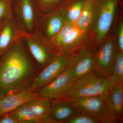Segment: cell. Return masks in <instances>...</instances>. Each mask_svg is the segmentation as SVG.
Here are the masks:
<instances>
[{
	"mask_svg": "<svg viewBox=\"0 0 123 123\" xmlns=\"http://www.w3.org/2000/svg\"><path fill=\"white\" fill-rule=\"evenodd\" d=\"M40 70L22 39L15 41L0 55V98L30 91Z\"/></svg>",
	"mask_w": 123,
	"mask_h": 123,
	"instance_id": "6da1fadb",
	"label": "cell"
},
{
	"mask_svg": "<svg viewBox=\"0 0 123 123\" xmlns=\"http://www.w3.org/2000/svg\"><path fill=\"white\" fill-rule=\"evenodd\" d=\"M111 88L109 78L93 70L74 80L63 95L59 99H73L92 96L106 97Z\"/></svg>",
	"mask_w": 123,
	"mask_h": 123,
	"instance_id": "7a4b0ae2",
	"label": "cell"
},
{
	"mask_svg": "<svg viewBox=\"0 0 123 123\" xmlns=\"http://www.w3.org/2000/svg\"><path fill=\"white\" fill-rule=\"evenodd\" d=\"M105 97L92 96L58 99L63 100L79 112L93 117L101 123H115L107 106Z\"/></svg>",
	"mask_w": 123,
	"mask_h": 123,
	"instance_id": "3957f363",
	"label": "cell"
},
{
	"mask_svg": "<svg viewBox=\"0 0 123 123\" xmlns=\"http://www.w3.org/2000/svg\"><path fill=\"white\" fill-rule=\"evenodd\" d=\"M119 0H98L93 24L97 44L104 40L114 21L116 11Z\"/></svg>",
	"mask_w": 123,
	"mask_h": 123,
	"instance_id": "277c9868",
	"label": "cell"
},
{
	"mask_svg": "<svg viewBox=\"0 0 123 123\" xmlns=\"http://www.w3.org/2000/svg\"><path fill=\"white\" fill-rule=\"evenodd\" d=\"M21 38L40 70L47 66L56 55L36 31L31 33L23 31Z\"/></svg>",
	"mask_w": 123,
	"mask_h": 123,
	"instance_id": "5b68a950",
	"label": "cell"
},
{
	"mask_svg": "<svg viewBox=\"0 0 123 123\" xmlns=\"http://www.w3.org/2000/svg\"><path fill=\"white\" fill-rule=\"evenodd\" d=\"M13 13L14 20L23 31H36L39 12L35 0H13Z\"/></svg>",
	"mask_w": 123,
	"mask_h": 123,
	"instance_id": "8992f818",
	"label": "cell"
},
{
	"mask_svg": "<svg viewBox=\"0 0 123 123\" xmlns=\"http://www.w3.org/2000/svg\"><path fill=\"white\" fill-rule=\"evenodd\" d=\"M94 50V71L108 78L112 73L117 53V46L112 38L104 40Z\"/></svg>",
	"mask_w": 123,
	"mask_h": 123,
	"instance_id": "52a82bcc",
	"label": "cell"
},
{
	"mask_svg": "<svg viewBox=\"0 0 123 123\" xmlns=\"http://www.w3.org/2000/svg\"><path fill=\"white\" fill-rule=\"evenodd\" d=\"M72 55L56 54L52 61L40 70L33 81L30 91L37 92L60 75L67 68Z\"/></svg>",
	"mask_w": 123,
	"mask_h": 123,
	"instance_id": "ba28073f",
	"label": "cell"
},
{
	"mask_svg": "<svg viewBox=\"0 0 123 123\" xmlns=\"http://www.w3.org/2000/svg\"><path fill=\"white\" fill-rule=\"evenodd\" d=\"M49 11H51L45 14L39 13L36 28V32L48 43L66 22L59 9L55 8Z\"/></svg>",
	"mask_w": 123,
	"mask_h": 123,
	"instance_id": "9c48e42d",
	"label": "cell"
},
{
	"mask_svg": "<svg viewBox=\"0 0 123 123\" xmlns=\"http://www.w3.org/2000/svg\"><path fill=\"white\" fill-rule=\"evenodd\" d=\"M94 47L88 46L71 55L68 67L71 71L74 80L94 70Z\"/></svg>",
	"mask_w": 123,
	"mask_h": 123,
	"instance_id": "30bf717a",
	"label": "cell"
},
{
	"mask_svg": "<svg viewBox=\"0 0 123 123\" xmlns=\"http://www.w3.org/2000/svg\"><path fill=\"white\" fill-rule=\"evenodd\" d=\"M73 80L71 71L67 66L60 75L37 93L40 98L50 101L59 99L63 95Z\"/></svg>",
	"mask_w": 123,
	"mask_h": 123,
	"instance_id": "8fae6325",
	"label": "cell"
},
{
	"mask_svg": "<svg viewBox=\"0 0 123 123\" xmlns=\"http://www.w3.org/2000/svg\"><path fill=\"white\" fill-rule=\"evenodd\" d=\"M86 32L79 30L75 25L60 44L54 50V53L62 55H70L80 49L89 46L84 40Z\"/></svg>",
	"mask_w": 123,
	"mask_h": 123,
	"instance_id": "7c38bea8",
	"label": "cell"
},
{
	"mask_svg": "<svg viewBox=\"0 0 123 123\" xmlns=\"http://www.w3.org/2000/svg\"><path fill=\"white\" fill-rule=\"evenodd\" d=\"M40 98L37 92H18L7 95L0 98V116L12 111L19 106Z\"/></svg>",
	"mask_w": 123,
	"mask_h": 123,
	"instance_id": "4fadbf2b",
	"label": "cell"
},
{
	"mask_svg": "<svg viewBox=\"0 0 123 123\" xmlns=\"http://www.w3.org/2000/svg\"><path fill=\"white\" fill-rule=\"evenodd\" d=\"M105 101L115 123H123V85L111 86L106 96Z\"/></svg>",
	"mask_w": 123,
	"mask_h": 123,
	"instance_id": "5bb4252c",
	"label": "cell"
},
{
	"mask_svg": "<svg viewBox=\"0 0 123 123\" xmlns=\"http://www.w3.org/2000/svg\"><path fill=\"white\" fill-rule=\"evenodd\" d=\"M22 31L13 18L0 25V55L21 38Z\"/></svg>",
	"mask_w": 123,
	"mask_h": 123,
	"instance_id": "9a60e30c",
	"label": "cell"
},
{
	"mask_svg": "<svg viewBox=\"0 0 123 123\" xmlns=\"http://www.w3.org/2000/svg\"><path fill=\"white\" fill-rule=\"evenodd\" d=\"M50 101L51 110L49 118L50 123H64L79 112L62 99Z\"/></svg>",
	"mask_w": 123,
	"mask_h": 123,
	"instance_id": "2e32d148",
	"label": "cell"
},
{
	"mask_svg": "<svg viewBox=\"0 0 123 123\" xmlns=\"http://www.w3.org/2000/svg\"><path fill=\"white\" fill-rule=\"evenodd\" d=\"M98 0H85L79 18L75 23L77 28L86 32L92 26Z\"/></svg>",
	"mask_w": 123,
	"mask_h": 123,
	"instance_id": "e0dca14e",
	"label": "cell"
},
{
	"mask_svg": "<svg viewBox=\"0 0 123 123\" xmlns=\"http://www.w3.org/2000/svg\"><path fill=\"white\" fill-rule=\"evenodd\" d=\"M28 104L40 123H50L49 118L51 110L50 101L40 98L31 101Z\"/></svg>",
	"mask_w": 123,
	"mask_h": 123,
	"instance_id": "ac0fdd59",
	"label": "cell"
},
{
	"mask_svg": "<svg viewBox=\"0 0 123 123\" xmlns=\"http://www.w3.org/2000/svg\"><path fill=\"white\" fill-rule=\"evenodd\" d=\"M18 120V123H40L28 103L24 104L10 112Z\"/></svg>",
	"mask_w": 123,
	"mask_h": 123,
	"instance_id": "d6986e66",
	"label": "cell"
},
{
	"mask_svg": "<svg viewBox=\"0 0 123 123\" xmlns=\"http://www.w3.org/2000/svg\"><path fill=\"white\" fill-rule=\"evenodd\" d=\"M111 86L123 85V53L117 51L112 73L109 78Z\"/></svg>",
	"mask_w": 123,
	"mask_h": 123,
	"instance_id": "ffe728a7",
	"label": "cell"
},
{
	"mask_svg": "<svg viewBox=\"0 0 123 123\" xmlns=\"http://www.w3.org/2000/svg\"><path fill=\"white\" fill-rule=\"evenodd\" d=\"M75 26V24L73 23L65 22L61 30L55 36V37L49 42V45L53 52L56 48L60 44L62 41Z\"/></svg>",
	"mask_w": 123,
	"mask_h": 123,
	"instance_id": "44dd1931",
	"label": "cell"
},
{
	"mask_svg": "<svg viewBox=\"0 0 123 123\" xmlns=\"http://www.w3.org/2000/svg\"><path fill=\"white\" fill-rule=\"evenodd\" d=\"M13 0H0V25L13 18Z\"/></svg>",
	"mask_w": 123,
	"mask_h": 123,
	"instance_id": "7402d4cb",
	"label": "cell"
},
{
	"mask_svg": "<svg viewBox=\"0 0 123 123\" xmlns=\"http://www.w3.org/2000/svg\"><path fill=\"white\" fill-rule=\"evenodd\" d=\"M64 123H101L96 118L89 115L78 112Z\"/></svg>",
	"mask_w": 123,
	"mask_h": 123,
	"instance_id": "603a6c76",
	"label": "cell"
},
{
	"mask_svg": "<svg viewBox=\"0 0 123 123\" xmlns=\"http://www.w3.org/2000/svg\"><path fill=\"white\" fill-rule=\"evenodd\" d=\"M64 0H35L39 12L49 11L57 7Z\"/></svg>",
	"mask_w": 123,
	"mask_h": 123,
	"instance_id": "cb8c5ba5",
	"label": "cell"
},
{
	"mask_svg": "<svg viewBox=\"0 0 123 123\" xmlns=\"http://www.w3.org/2000/svg\"><path fill=\"white\" fill-rule=\"evenodd\" d=\"M117 49L123 53V21L119 24L117 32Z\"/></svg>",
	"mask_w": 123,
	"mask_h": 123,
	"instance_id": "d4e9b609",
	"label": "cell"
},
{
	"mask_svg": "<svg viewBox=\"0 0 123 123\" xmlns=\"http://www.w3.org/2000/svg\"><path fill=\"white\" fill-rule=\"evenodd\" d=\"M0 123H18V120L10 112H7L0 116Z\"/></svg>",
	"mask_w": 123,
	"mask_h": 123,
	"instance_id": "484cf974",
	"label": "cell"
}]
</instances>
